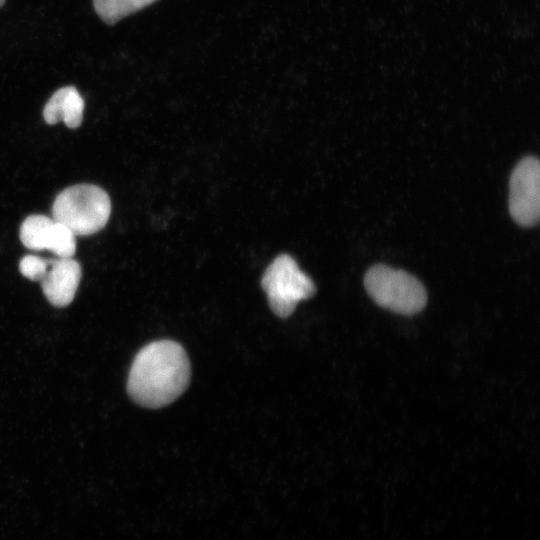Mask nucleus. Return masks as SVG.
<instances>
[{
  "label": "nucleus",
  "instance_id": "39448f33",
  "mask_svg": "<svg viewBox=\"0 0 540 540\" xmlns=\"http://www.w3.org/2000/svg\"><path fill=\"white\" fill-rule=\"evenodd\" d=\"M509 211L519 225L532 227L538 223L540 211V165L536 157L520 160L509 182Z\"/></svg>",
  "mask_w": 540,
  "mask_h": 540
},
{
  "label": "nucleus",
  "instance_id": "7ed1b4c3",
  "mask_svg": "<svg viewBox=\"0 0 540 540\" xmlns=\"http://www.w3.org/2000/svg\"><path fill=\"white\" fill-rule=\"evenodd\" d=\"M364 285L379 306L396 313H418L427 302L426 290L417 278L385 265L371 267L365 274Z\"/></svg>",
  "mask_w": 540,
  "mask_h": 540
},
{
  "label": "nucleus",
  "instance_id": "9b49d317",
  "mask_svg": "<svg viewBox=\"0 0 540 540\" xmlns=\"http://www.w3.org/2000/svg\"><path fill=\"white\" fill-rule=\"evenodd\" d=\"M48 266V259H43L35 255H26L19 263L21 274L32 281H40L47 271Z\"/></svg>",
  "mask_w": 540,
  "mask_h": 540
},
{
  "label": "nucleus",
  "instance_id": "1a4fd4ad",
  "mask_svg": "<svg viewBox=\"0 0 540 540\" xmlns=\"http://www.w3.org/2000/svg\"><path fill=\"white\" fill-rule=\"evenodd\" d=\"M156 0H93L97 15L109 25L133 14Z\"/></svg>",
  "mask_w": 540,
  "mask_h": 540
},
{
  "label": "nucleus",
  "instance_id": "20e7f679",
  "mask_svg": "<svg viewBox=\"0 0 540 540\" xmlns=\"http://www.w3.org/2000/svg\"><path fill=\"white\" fill-rule=\"evenodd\" d=\"M261 285L272 311L281 318L292 314L296 305L311 298L315 284L287 254L276 257L266 268Z\"/></svg>",
  "mask_w": 540,
  "mask_h": 540
},
{
  "label": "nucleus",
  "instance_id": "6e6552de",
  "mask_svg": "<svg viewBox=\"0 0 540 540\" xmlns=\"http://www.w3.org/2000/svg\"><path fill=\"white\" fill-rule=\"evenodd\" d=\"M56 221L45 215H30L20 227L22 244L32 250H49L54 236Z\"/></svg>",
  "mask_w": 540,
  "mask_h": 540
},
{
  "label": "nucleus",
  "instance_id": "9d476101",
  "mask_svg": "<svg viewBox=\"0 0 540 540\" xmlns=\"http://www.w3.org/2000/svg\"><path fill=\"white\" fill-rule=\"evenodd\" d=\"M76 235L65 225L56 222L49 251L59 258H71L76 252Z\"/></svg>",
  "mask_w": 540,
  "mask_h": 540
},
{
  "label": "nucleus",
  "instance_id": "0eeeda50",
  "mask_svg": "<svg viewBox=\"0 0 540 540\" xmlns=\"http://www.w3.org/2000/svg\"><path fill=\"white\" fill-rule=\"evenodd\" d=\"M84 112V100L73 86L58 89L47 101L43 109L44 120L48 124L63 121L69 128L81 125Z\"/></svg>",
  "mask_w": 540,
  "mask_h": 540
},
{
  "label": "nucleus",
  "instance_id": "f8f14e48",
  "mask_svg": "<svg viewBox=\"0 0 540 540\" xmlns=\"http://www.w3.org/2000/svg\"><path fill=\"white\" fill-rule=\"evenodd\" d=\"M5 3V0H0V7Z\"/></svg>",
  "mask_w": 540,
  "mask_h": 540
},
{
  "label": "nucleus",
  "instance_id": "f257e3e1",
  "mask_svg": "<svg viewBox=\"0 0 540 540\" xmlns=\"http://www.w3.org/2000/svg\"><path fill=\"white\" fill-rule=\"evenodd\" d=\"M190 380V363L184 348L171 340L144 346L131 365L127 391L137 404L160 408L177 399Z\"/></svg>",
  "mask_w": 540,
  "mask_h": 540
},
{
  "label": "nucleus",
  "instance_id": "423d86ee",
  "mask_svg": "<svg viewBox=\"0 0 540 540\" xmlns=\"http://www.w3.org/2000/svg\"><path fill=\"white\" fill-rule=\"evenodd\" d=\"M48 260L47 271L40 279L42 291L50 304L65 307L76 294L81 279V266L72 257Z\"/></svg>",
  "mask_w": 540,
  "mask_h": 540
},
{
  "label": "nucleus",
  "instance_id": "f03ea898",
  "mask_svg": "<svg viewBox=\"0 0 540 540\" xmlns=\"http://www.w3.org/2000/svg\"><path fill=\"white\" fill-rule=\"evenodd\" d=\"M110 213L108 194L93 184H78L64 189L52 206V218L76 236L91 235L103 229Z\"/></svg>",
  "mask_w": 540,
  "mask_h": 540
}]
</instances>
